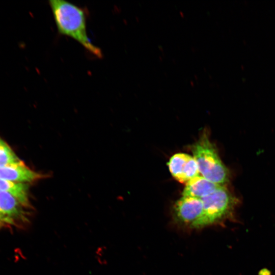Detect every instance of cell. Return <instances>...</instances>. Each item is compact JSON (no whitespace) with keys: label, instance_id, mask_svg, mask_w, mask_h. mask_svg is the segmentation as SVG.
<instances>
[{"label":"cell","instance_id":"cell-1","mask_svg":"<svg viewBox=\"0 0 275 275\" xmlns=\"http://www.w3.org/2000/svg\"><path fill=\"white\" fill-rule=\"evenodd\" d=\"M48 2L58 32L72 38L93 56L101 58V50L88 37L84 9L64 0H50Z\"/></svg>","mask_w":275,"mask_h":275},{"label":"cell","instance_id":"cell-2","mask_svg":"<svg viewBox=\"0 0 275 275\" xmlns=\"http://www.w3.org/2000/svg\"><path fill=\"white\" fill-rule=\"evenodd\" d=\"M203 205V214L198 229L211 226H223L227 222H235L236 209L239 200L224 185L201 199Z\"/></svg>","mask_w":275,"mask_h":275},{"label":"cell","instance_id":"cell-3","mask_svg":"<svg viewBox=\"0 0 275 275\" xmlns=\"http://www.w3.org/2000/svg\"><path fill=\"white\" fill-rule=\"evenodd\" d=\"M191 151L203 177L221 185L228 181V170L222 161L206 131H204L193 145Z\"/></svg>","mask_w":275,"mask_h":275},{"label":"cell","instance_id":"cell-4","mask_svg":"<svg viewBox=\"0 0 275 275\" xmlns=\"http://www.w3.org/2000/svg\"><path fill=\"white\" fill-rule=\"evenodd\" d=\"M203 214L201 199L182 196L173 206V219L177 225L188 229L198 230Z\"/></svg>","mask_w":275,"mask_h":275},{"label":"cell","instance_id":"cell-5","mask_svg":"<svg viewBox=\"0 0 275 275\" xmlns=\"http://www.w3.org/2000/svg\"><path fill=\"white\" fill-rule=\"evenodd\" d=\"M30 209L11 194L0 190V212L4 224L25 225L30 220Z\"/></svg>","mask_w":275,"mask_h":275},{"label":"cell","instance_id":"cell-6","mask_svg":"<svg viewBox=\"0 0 275 275\" xmlns=\"http://www.w3.org/2000/svg\"><path fill=\"white\" fill-rule=\"evenodd\" d=\"M172 176L181 183H186L195 177L199 175L197 163L193 156L178 153L173 155L168 162Z\"/></svg>","mask_w":275,"mask_h":275},{"label":"cell","instance_id":"cell-7","mask_svg":"<svg viewBox=\"0 0 275 275\" xmlns=\"http://www.w3.org/2000/svg\"><path fill=\"white\" fill-rule=\"evenodd\" d=\"M46 177V175L35 172L22 162L0 167V178L15 182L28 183Z\"/></svg>","mask_w":275,"mask_h":275},{"label":"cell","instance_id":"cell-8","mask_svg":"<svg viewBox=\"0 0 275 275\" xmlns=\"http://www.w3.org/2000/svg\"><path fill=\"white\" fill-rule=\"evenodd\" d=\"M221 186L199 175L185 184L182 195V196L201 199L213 193Z\"/></svg>","mask_w":275,"mask_h":275},{"label":"cell","instance_id":"cell-9","mask_svg":"<svg viewBox=\"0 0 275 275\" xmlns=\"http://www.w3.org/2000/svg\"><path fill=\"white\" fill-rule=\"evenodd\" d=\"M0 190L11 194L23 205L31 208L29 185L27 183L15 182L0 178Z\"/></svg>","mask_w":275,"mask_h":275},{"label":"cell","instance_id":"cell-10","mask_svg":"<svg viewBox=\"0 0 275 275\" xmlns=\"http://www.w3.org/2000/svg\"><path fill=\"white\" fill-rule=\"evenodd\" d=\"M22 162L10 146L0 138V167Z\"/></svg>","mask_w":275,"mask_h":275},{"label":"cell","instance_id":"cell-11","mask_svg":"<svg viewBox=\"0 0 275 275\" xmlns=\"http://www.w3.org/2000/svg\"><path fill=\"white\" fill-rule=\"evenodd\" d=\"M268 270L262 269L259 272V275H270V272H268Z\"/></svg>","mask_w":275,"mask_h":275},{"label":"cell","instance_id":"cell-12","mask_svg":"<svg viewBox=\"0 0 275 275\" xmlns=\"http://www.w3.org/2000/svg\"><path fill=\"white\" fill-rule=\"evenodd\" d=\"M3 224L4 223H3V217L0 212V225H3Z\"/></svg>","mask_w":275,"mask_h":275}]
</instances>
